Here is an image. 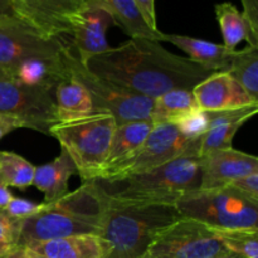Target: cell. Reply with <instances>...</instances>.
Segmentation results:
<instances>
[{"label":"cell","instance_id":"1","mask_svg":"<svg viewBox=\"0 0 258 258\" xmlns=\"http://www.w3.org/2000/svg\"><path fill=\"white\" fill-rule=\"evenodd\" d=\"M85 66L95 75L153 100L175 88L193 90L213 73L150 39H130L111 47Z\"/></svg>","mask_w":258,"mask_h":258},{"label":"cell","instance_id":"2","mask_svg":"<svg viewBox=\"0 0 258 258\" xmlns=\"http://www.w3.org/2000/svg\"><path fill=\"white\" fill-rule=\"evenodd\" d=\"M103 199L92 180L53 203H44L40 212L23 219L18 246L45 242L78 234H98L102 229Z\"/></svg>","mask_w":258,"mask_h":258},{"label":"cell","instance_id":"3","mask_svg":"<svg viewBox=\"0 0 258 258\" xmlns=\"http://www.w3.org/2000/svg\"><path fill=\"white\" fill-rule=\"evenodd\" d=\"M106 199L128 204H174L199 188V158L180 156L159 168L117 180H92Z\"/></svg>","mask_w":258,"mask_h":258},{"label":"cell","instance_id":"4","mask_svg":"<svg viewBox=\"0 0 258 258\" xmlns=\"http://www.w3.org/2000/svg\"><path fill=\"white\" fill-rule=\"evenodd\" d=\"M102 199L101 237L112 246L108 258H141L159 232L181 218L174 204H128Z\"/></svg>","mask_w":258,"mask_h":258},{"label":"cell","instance_id":"5","mask_svg":"<svg viewBox=\"0 0 258 258\" xmlns=\"http://www.w3.org/2000/svg\"><path fill=\"white\" fill-rule=\"evenodd\" d=\"M117 122L110 113H96L82 120L55 123L49 136L57 139L83 181L98 176L108 155Z\"/></svg>","mask_w":258,"mask_h":258},{"label":"cell","instance_id":"6","mask_svg":"<svg viewBox=\"0 0 258 258\" xmlns=\"http://www.w3.org/2000/svg\"><path fill=\"white\" fill-rule=\"evenodd\" d=\"M175 208L183 218L214 229H258V203L231 185L196 189L179 199Z\"/></svg>","mask_w":258,"mask_h":258},{"label":"cell","instance_id":"7","mask_svg":"<svg viewBox=\"0 0 258 258\" xmlns=\"http://www.w3.org/2000/svg\"><path fill=\"white\" fill-rule=\"evenodd\" d=\"M63 58L68 75L82 83L91 95L96 112L110 113L115 117L117 125L131 121L150 120L153 98L131 92L91 72L80 62L71 44H68Z\"/></svg>","mask_w":258,"mask_h":258},{"label":"cell","instance_id":"8","mask_svg":"<svg viewBox=\"0 0 258 258\" xmlns=\"http://www.w3.org/2000/svg\"><path fill=\"white\" fill-rule=\"evenodd\" d=\"M67 47L60 37L43 34L18 18L0 23V70L12 78L23 62L59 60Z\"/></svg>","mask_w":258,"mask_h":258},{"label":"cell","instance_id":"9","mask_svg":"<svg viewBox=\"0 0 258 258\" xmlns=\"http://www.w3.org/2000/svg\"><path fill=\"white\" fill-rule=\"evenodd\" d=\"M226 253L216 229L181 217L156 234L141 258H208Z\"/></svg>","mask_w":258,"mask_h":258},{"label":"cell","instance_id":"10","mask_svg":"<svg viewBox=\"0 0 258 258\" xmlns=\"http://www.w3.org/2000/svg\"><path fill=\"white\" fill-rule=\"evenodd\" d=\"M0 113L19 121L22 128L49 135L57 123L54 90L30 87L14 78L0 80Z\"/></svg>","mask_w":258,"mask_h":258},{"label":"cell","instance_id":"11","mask_svg":"<svg viewBox=\"0 0 258 258\" xmlns=\"http://www.w3.org/2000/svg\"><path fill=\"white\" fill-rule=\"evenodd\" d=\"M190 140L191 139L184 138L173 123L154 125L148 138L130 159L103 173L98 179L117 180L159 168L185 155Z\"/></svg>","mask_w":258,"mask_h":258},{"label":"cell","instance_id":"12","mask_svg":"<svg viewBox=\"0 0 258 258\" xmlns=\"http://www.w3.org/2000/svg\"><path fill=\"white\" fill-rule=\"evenodd\" d=\"M15 15L49 37L71 33V24L86 0H10Z\"/></svg>","mask_w":258,"mask_h":258},{"label":"cell","instance_id":"13","mask_svg":"<svg viewBox=\"0 0 258 258\" xmlns=\"http://www.w3.org/2000/svg\"><path fill=\"white\" fill-rule=\"evenodd\" d=\"M115 20L110 13L98 4L86 0L85 5L71 24L72 49L77 52V58L86 64L91 58L111 49L106 32Z\"/></svg>","mask_w":258,"mask_h":258},{"label":"cell","instance_id":"14","mask_svg":"<svg viewBox=\"0 0 258 258\" xmlns=\"http://www.w3.org/2000/svg\"><path fill=\"white\" fill-rule=\"evenodd\" d=\"M201 183L198 189L229 185L236 179L258 173V158L236 149L211 151L199 158Z\"/></svg>","mask_w":258,"mask_h":258},{"label":"cell","instance_id":"15","mask_svg":"<svg viewBox=\"0 0 258 258\" xmlns=\"http://www.w3.org/2000/svg\"><path fill=\"white\" fill-rule=\"evenodd\" d=\"M191 91L198 108L206 112L258 105L228 72H213Z\"/></svg>","mask_w":258,"mask_h":258},{"label":"cell","instance_id":"16","mask_svg":"<svg viewBox=\"0 0 258 258\" xmlns=\"http://www.w3.org/2000/svg\"><path fill=\"white\" fill-rule=\"evenodd\" d=\"M23 247L44 258H108L112 252L110 242L98 234H78Z\"/></svg>","mask_w":258,"mask_h":258},{"label":"cell","instance_id":"17","mask_svg":"<svg viewBox=\"0 0 258 258\" xmlns=\"http://www.w3.org/2000/svg\"><path fill=\"white\" fill-rule=\"evenodd\" d=\"M163 42H169L188 54V59L211 72H227L233 58L234 50L223 44L207 42L198 38L180 34H165Z\"/></svg>","mask_w":258,"mask_h":258},{"label":"cell","instance_id":"18","mask_svg":"<svg viewBox=\"0 0 258 258\" xmlns=\"http://www.w3.org/2000/svg\"><path fill=\"white\" fill-rule=\"evenodd\" d=\"M57 123H67L96 115L91 95L82 83L67 73L54 88Z\"/></svg>","mask_w":258,"mask_h":258},{"label":"cell","instance_id":"19","mask_svg":"<svg viewBox=\"0 0 258 258\" xmlns=\"http://www.w3.org/2000/svg\"><path fill=\"white\" fill-rule=\"evenodd\" d=\"M77 174L75 164L63 149L50 163L37 166L33 185L44 194V203H53L68 193V183Z\"/></svg>","mask_w":258,"mask_h":258},{"label":"cell","instance_id":"20","mask_svg":"<svg viewBox=\"0 0 258 258\" xmlns=\"http://www.w3.org/2000/svg\"><path fill=\"white\" fill-rule=\"evenodd\" d=\"M153 126L154 123L150 120L131 121L116 126L105 165L96 179L130 159L148 138Z\"/></svg>","mask_w":258,"mask_h":258},{"label":"cell","instance_id":"21","mask_svg":"<svg viewBox=\"0 0 258 258\" xmlns=\"http://www.w3.org/2000/svg\"><path fill=\"white\" fill-rule=\"evenodd\" d=\"M107 10L115 20V25L130 37V39H150L163 42L164 33L153 30L141 15L134 0H88Z\"/></svg>","mask_w":258,"mask_h":258},{"label":"cell","instance_id":"22","mask_svg":"<svg viewBox=\"0 0 258 258\" xmlns=\"http://www.w3.org/2000/svg\"><path fill=\"white\" fill-rule=\"evenodd\" d=\"M198 110L193 91L175 88L153 100L150 121L158 123H173L175 125L184 116Z\"/></svg>","mask_w":258,"mask_h":258},{"label":"cell","instance_id":"23","mask_svg":"<svg viewBox=\"0 0 258 258\" xmlns=\"http://www.w3.org/2000/svg\"><path fill=\"white\" fill-rule=\"evenodd\" d=\"M64 57V54H63ZM59 60L30 59L18 66L13 78L30 87H42L54 90L58 83L67 77L64 58Z\"/></svg>","mask_w":258,"mask_h":258},{"label":"cell","instance_id":"24","mask_svg":"<svg viewBox=\"0 0 258 258\" xmlns=\"http://www.w3.org/2000/svg\"><path fill=\"white\" fill-rule=\"evenodd\" d=\"M216 18L221 27L223 45L229 50H236V47L243 40L248 42L249 47L258 48V40L252 37L248 24L242 12H239L232 3L216 4Z\"/></svg>","mask_w":258,"mask_h":258},{"label":"cell","instance_id":"25","mask_svg":"<svg viewBox=\"0 0 258 258\" xmlns=\"http://www.w3.org/2000/svg\"><path fill=\"white\" fill-rule=\"evenodd\" d=\"M227 72L258 102V48L248 45L244 49L234 50Z\"/></svg>","mask_w":258,"mask_h":258},{"label":"cell","instance_id":"26","mask_svg":"<svg viewBox=\"0 0 258 258\" xmlns=\"http://www.w3.org/2000/svg\"><path fill=\"white\" fill-rule=\"evenodd\" d=\"M35 166L13 151L0 150V183L5 186L27 189L33 185Z\"/></svg>","mask_w":258,"mask_h":258},{"label":"cell","instance_id":"27","mask_svg":"<svg viewBox=\"0 0 258 258\" xmlns=\"http://www.w3.org/2000/svg\"><path fill=\"white\" fill-rule=\"evenodd\" d=\"M219 241L231 253L258 258V229H216Z\"/></svg>","mask_w":258,"mask_h":258},{"label":"cell","instance_id":"28","mask_svg":"<svg viewBox=\"0 0 258 258\" xmlns=\"http://www.w3.org/2000/svg\"><path fill=\"white\" fill-rule=\"evenodd\" d=\"M244 121H236V122L222 123V125L209 127L204 135L196 139L197 153L198 158L216 150L233 148V139L239 128L244 125Z\"/></svg>","mask_w":258,"mask_h":258},{"label":"cell","instance_id":"29","mask_svg":"<svg viewBox=\"0 0 258 258\" xmlns=\"http://www.w3.org/2000/svg\"><path fill=\"white\" fill-rule=\"evenodd\" d=\"M22 222L23 219L14 218L0 209V257L18 247Z\"/></svg>","mask_w":258,"mask_h":258},{"label":"cell","instance_id":"30","mask_svg":"<svg viewBox=\"0 0 258 258\" xmlns=\"http://www.w3.org/2000/svg\"><path fill=\"white\" fill-rule=\"evenodd\" d=\"M179 133L186 139H197L208 131L209 118L206 111L196 110L175 123Z\"/></svg>","mask_w":258,"mask_h":258},{"label":"cell","instance_id":"31","mask_svg":"<svg viewBox=\"0 0 258 258\" xmlns=\"http://www.w3.org/2000/svg\"><path fill=\"white\" fill-rule=\"evenodd\" d=\"M43 207H44V202L40 204H37L28 201V199L15 198V197H13L12 201L7 204V207L0 209H4L9 216L14 217V218L25 219L34 216V214H37L38 212L42 211Z\"/></svg>","mask_w":258,"mask_h":258},{"label":"cell","instance_id":"32","mask_svg":"<svg viewBox=\"0 0 258 258\" xmlns=\"http://www.w3.org/2000/svg\"><path fill=\"white\" fill-rule=\"evenodd\" d=\"M254 203H258V173L236 179L229 184Z\"/></svg>","mask_w":258,"mask_h":258},{"label":"cell","instance_id":"33","mask_svg":"<svg viewBox=\"0 0 258 258\" xmlns=\"http://www.w3.org/2000/svg\"><path fill=\"white\" fill-rule=\"evenodd\" d=\"M244 19L248 24L252 37L258 40V0H241Z\"/></svg>","mask_w":258,"mask_h":258},{"label":"cell","instance_id":"34","mask_svg":"<svg viewBox=\"0 0 258 258\" xmlns=\"http://www.w3.org/2000/svg\"><path fill=\"white\" fill-rule=\"evenodd\" d=\"M138 5L141 15L145 22L153 30H159L156 24V13H155V0H134Z\"/></svg>","mask_w":258,"mask_h":258},{"label":"cell","instance_id":"35","mask_svg":"<svg viewBox=\"0 0 258 258\" xmlns=\"http://www.w3.org/2000/svg\"><path fill=\"white\" fill-rule=\"evenodd\" d=\"M17 128H22V125L19 123V121L10 117V116L0 113V140H2L7 134L17 130Z\"/></svg>","mask_w":258,"mask_h":258},{"label":"cell","instance_id":"36","mask_svg":"<svg viewBox=\"0 0 258 258\" xmlns=\"http://www.w3.org/2000/svg\"><path fill=\"white\" fill-rule=\"evenodd\" d=\"M0 258H44V257L39 256V254L33 252L32 249L27 248V247L18 246L15 247L14 249H12L9 253L4 254V256H2Z\"/></svg>","mask_w":258,"mask_h":258},{"label":"cell","instance_id":"37","mask_svg":"<svg viewBox=\"0 0 258 258\" xmlns=\"http://www.w3.org/2000/svg\"><path fill=\"white\" fill-rule=\"evenodd\" d=\"M18 18L13 10L10 0H0V23ZM19 19V18H18Z\"/></svg>","mask_w":258,"mask_h":258},{"label":"cell","instance_id":"38","mask_svg":"<svg viewBox=\"0 0 258 258\" xmlns=\"http://www.w3.org/2000/svg\"><path fill=\"white\" fill-rule=\"evenodd\" d=\"M13 194L10 193L8 186H5L4 184L0 183V208H4L7 207V204L12 201Z\"/></svg>","mask_w":258,"mask_h":258},{"label":"cell","instance_id":"39","mask_svg":"<svg viewBox=\"0 0 258 258\" xmlns=\"http://www.w3.org/2000/svg\"><path fill=\"white\" fill-rule=\"evenodd\" d=\"M208 258H242V257H239V256H237V254L228 252V253H226V254H221V256H214V257H208Z\"/></svg>","mask_w":258,"mask_h":258},{"label":"cell","instance_id":"40","mask_svg":"<svg viewBox=\"0 0 258 258\" xmlns=\"http://www.w3.org/2000/svg\"><path fill=\"white\" fill-rule=\"evenodd\" d=\"M3 78H12V77H10L8 73H5L3 70H0V80H3Z\"/></svg>","mask_w":258,"mask_h":258}]
</instances>
